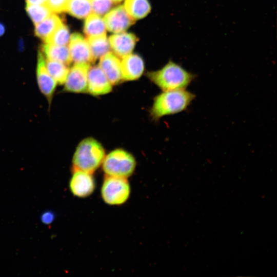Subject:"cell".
Instances as JSON below:
<instances>
[{
    "mask_svg": "<svg viewBox=\"0 0 277 277\" xmlns=\"http://www.w3.org/2000/svg\"><path fill=\"white\" fill-rule=\"evenodd\" d=\"M148 76L163 91L186 89L196 75L169 60L162 68L148 73Z\"/></svg>",
    "mask_w": 277,
    "mask_h": 277,
    "instance_id": "cell-1",
    "label": "cell"
},
{
    "mask_svg": "<svg viewBox=\"0 0 277 277\" xmlns=\"http://www.w3.org/2000/svg\"><path fill=\"white\" fill-rule=\"evenodd\" d=\"M195 95L186 89L163 91L156 96L150 110L152 118L157 120L187 110Z\"/></svg>",
    "mask_w": 277,
    "mask_h": 277,
    "instance_id": "cell-2",
    "label": "cell"
},
{
    "mask_svg": "<svg viewBox=\"0 0 277 277\" xmlns=\"http://www.w3.org/2000/svg\"><path fill=\"white\" fill-rule=\"evenodd\" d=\"M105 156L101 144L92 137L83 140L73 156V170L93 173L102 164Z\"/></svg>",
    "mask_w": 277,
    "mask_h": 277,
    "instance_id": "cell-3",
    "label": "cell"
},
{
    "mask_svg": "<svg viewBox=\"0 0 277 277\" xmlns=\"http://www.w3.org/2000/svg\"><path fill=\"white\" fill-rule=\"evenodd\" d=\"M102 164L107 175L127 179L133 173L136 162L133 156L127 151L116 149L105 156Z\"/></svg>",
    "mask_w": 277,
    "mask_h": 277,
    "instance_id": "cell-4",
    "label": "cell"
},
{
    "mask_svg": "<svg viewBox=\"0 0 277 277\" xmlns=\"http://www.w3.org/2000/svg\"><path fill=\"white\" fill-rule=\"evenodd\" d=\"M130 193V187L126 178L108 176L101 188V195L104 202L111 205L125 203Z\"/></svg>",
    "mask_w": 277,
    "mask_h": 277,
    "instance_id": "cell-5",
    "label": "cell"
},
{
    "mask_svg": "<svg viewBox=\"0 0 277 277\" xmlns=\"http://www.w3.org/2000/svg\"><path fill=\"white\" fill-rule=\"evenodd\" d=\"M88 64H75L69 69L64 84L63 91L72 93H84L87 90Z\"/></svg>",
    "mask_w": 277,
    "mask_h": 277,
    "instance_id": "cell-6",
    "label": "cell"
},
{
    "mask_svg": "<svg viewBox=\"0 0 277 277\" xmlns=\"http://www.w3.org/2000/svg\"><path fill=\"white\" fill-rule=\"evenodd\" d=\"M36 76L38 88L50 106L57 83L49 73L46 67L45 56L40 51L38 54Z\"/></svg>",
    "mask_w": 277,
    "mask_h": 277,
    "instance_id": "cell-7",
    "label": "cell"
},
{
    "mask_svg": "<svg viewBox=\"0 0 277 277\" xmlns=\"http://www.w3.org/2000/svg\"><path fill=\"white\" fill-rule=\"evenodd\" d=\"M72 62L75 64H88L95 60L91 54L87 39L78 33L70 35L68 44Z\"/></svg>",
    "mask_w": 277,
    "mask_h": 277,
    "instance_id": "cell-8",
    "label": "cell"
},
{
    "mask_svg": "<svg viewBox=\"0 0 277 277\" xmlns=\"http://www.w3.org/2000/svg\"><path fill=\"white\" fill-rule=\"evenodd\" d=\"M107 30L116 33L126 30L134 22L124 6H118L110 10L104 17Z\"/></svg>",
    "mask_w": 277,
    "mask_h": 277,
    "instance_id": "cell-9",
    "label": "cell"
},
{
    "mask_svg": "<svg viewBox=\"0 0 277 277\" xmlns=\"http://www.w3.org/2000/svg\"><path fill=\"white\" fill-rule=\"evenodd\" d=\"M112 86L98 66L89 67L88 72L87 92L94 96L104 95L111 91Z\"/></svg>",
    "mask_w": 277,
    "mask_h": 277,
    "instance_id": "cell-10",
    "label": "cell"
},
{
    "mask_svg": "<svg viewBox=\"0 0 277 277\" xmlns=\"http://www.w3.org/2000/svg\"><path fill=\"white\" fill-rule=\"evenodd\" d=\"M92 174L74 170L69 182L72 193L80 197H85L91 194L95 189V182Z\"/></svg>",
    "mask_w": 277,
    "mask_h": 277,
    "instance_id": "cell-11",
    "label": "cell"
},
{
    "mask_svg": "<svg viewBox=\"0 0 277 277\" xmlns=\"http://www.w3.org/2000/svg\"><path fill=\"white\" fill-rule=\"evenodd\" d=\"M108 41L114 54L122 58L132 53L137 42V37L132 33L124 31L111 35Z\"/></svg>",
    "mask_w": 277,
    "mask_h": 277,
    "instance_id": "cell-12",
    "label": "cell"
},
{
    "mask_svg": "<svg viewBox=\"0 0 277 277\" xmlns=\"http://www.w3.org/2000/svg\"><path fill=\"white\" fill-rule=\"evenodd\" d=\"M121 69L122 80H136L143 73L144 63L138 55L130 53L122 58Z\"/></svg>",
    "mask_w": 277,
    "mask_h": 277,
    "instance_id": "cell-13",
    "label": "cell"
},
{
    "mask_svg": "<svg viewBox=\"0 0 277 277\" xmlns=\"http://www.w3.org/2000/svg\"><path fill=\"white\" fill-rule=\"evenodd\" d=\"M98 66L112 85L118 84L122 80L121 61L118 57L112 52H109L100 57Z\"/></svg>",
    "mask_w": 277,
    "mask_h": 277,
    "instance_id": "cell-14",
    "label": "cell"
},
{
    "mask_svg": "<svg viewBox=\"0 0 277 277\" xmlns=\"http://www.w3.org/2000/svg\"><path fill=\"white\" fill-rule=\"evenodd\" d=\"M63 23L57 15L52 13L44 21L35 25V34L45 43H48L52 35Z\"/></svg>",
    "mask_w": 277,
    "mask_h": 277,
    "instance_id": "cell-15",
    "label": "cell"
},
{
    "mask_svg": "<svg viewBox=\"0 0 277 277\" xmlns=\"http://www.w3.org/2000/svg\"><path fill=\"white\" fill-rule=\"evenodd\" d=\"M42 50L46 58L57 61L67 65L72 62L68 46L44 43L42 45Z\"/></svg>",
    "mask_w": 277,
    "mask_h": 277,
    "instance_id": "cell-16",
    "label": "cell"
},
{
    "mask_svg": "<svg viewBox=\"0 0 277 277\" xmlns=\"http://www.w3.org/2000/svg\"><path fill=\"white\" fill-rule=\"evenodd\" d=\"M85 18L84 31L88 37L106 35V26L101 16L91 13Z\"/></svg>",
    "mask_w": 277,
    "mask_h": 277,
    "instance_id": "cell-17",
    "label": "cell"
},
{
    "mask_svg": "<svg viewBox=\"0 0 277 277\" xmlns=\"http://www.w3.org/2000/svg\"><path fill=\"white\" fill-rule=\"evenodd\" d=\"M124 7L134 20L144 18L151 10L148 0H125Z\"/></svg>",
    "mask_w": 277,
    "mask_h": 277,
    "instance_id": "cell-18",
    "label": "cell"
},
{
    "mask_svg": "<svg viewBox=\"0 0 277 277\" xmlns=\"http://www.w3.org/2000/svg\"><path fill=\"white\" fill-rule=\"evenodd\" d=\"M87 41L92 56L95 60L111 52V48L106 35L88 37Z\"/></svg>",
    "mask_w": 277,
    "mask_h": 277,
    "instance_id": "cell-19",
    "label": "cell"
},
{
    "mask_svg": "<svg viewBox=\"0 0 277 277\" xmlns=\"http://www.w3.org/2000/svg\"><path fill=\"white\" fill-rule=\"evenodd\" d=\"M45 64L49 73L57 83L64 84L69 69L67 65L62 62L46 58Z\"/></svg>",
    "mask_w": 277,
    "mask_h": 277,
    "instance_id": "cell-20",
    "label": "cell"
},
{
    "mask_svg": "<svg viewBox=\"0 0 277 277\" xmlns=\"http://www.w3.org/2000/svg\"><path fill=\"white\" fill-rule=\"evenodd\" d=\"M66 12L77 18H85L92 12L90 0H69Z\"/></svg>",
    "mask_w": 277,
    "mask_h": 277,
    "instance_id": "cell-21",
    "label": "cell"
},
{
    "mask_svg": "<svg viewBox=\"0 0 277 277\" xmlns=\"http://www.w3.org/2000/svg\"><path fill=\"white\" fill-rule=\"evenodd\" d=\"M26 10L32 22L37 24L53 13L47 5H27Z\"/></svg>",
    "mask_w": 277,
    "mask_h": 277,
    "instance_id": "cell-22",
    "label": "cell"
},
{
    "mask_svg": "<svg viewBox=\"0 0 277 277\" xmlns=\"http://www.w3.org/2000/svg\"><path fill=\"white\" fill-rule=\"evenodd\" d=\"M70 38L69 30L63 23L52 35L48 43L59 46H68Z\"/></svg>",
    "mask_w": 277,
    "mask_h": 277,
    "instance_id": "cell-23",
    "label": "cell"
},
{
    "mask_svg": "<svg viewBox=\"0 0 277 277\" xmlns=\"http://www.w3.org/2000/svg\"><path fill=\"white\" fill-rule=\"evenodd\" d=\"M92 11L100 16L105 15L113 5L112 0H90Z\"/></svg>",
    "mask_w": 277,
    "mask_h": 277,
    "instance_id": "cell-24",
    "label": "cell"
},
{
    "mask_svg": "<svg viewBox=\"0 0 277 277\" xmlns=\"http://www.w3.org/2000/svg\"><path fill=\"white\" fill-rule=\"evenodd\" d=\"M69 0H47V6L53 13L66 12Z\"/></svg>",
    "mask_w": 277,
    "mask_h": 277,
    "instance_id": "cell-25",
    "label": "cell"
},
{
    "mask_svg": "<svg viewBox=\"0 0 277 277\" xmlns=\"http://www.w3.org/2000/svg\"><path fill=\"white\" fill-rule=\"evenodd\" d=\"M27 5H46L47 0H26Z\"/></svg>",
    "mask_w": 277,
    "mask_h": 277,
    "instance_id": "cell-26",
    "label": "cell"
},
{
    "mask_svg": "<svg viewBox=\"0 0 277 277\" xmlns=\"http://www.w3.org/2000/svg\"><path fill=\"white\" fill-rule=\"evenodd\" d=\"M53 219V215L51 213L47 212L44 214L42 217V220H43V222L45 223H49Z\"/></svg>",
    "mask_w": 277,
    "mask_h": 277,
    "instance_id": "cell-27",
    "label": "cell"
},
{
    "mask_svg": "<svg viewBox=\"0 0 277 277\" xmlns=\"http://www.w3.org/2000/svg\"><path fill=\"white\" fill-rule=\"evenodd\" d=\"M4 32V27L2 24H0V35H2Z\"/></svg>",
    "mask_w": 277,
    "mask_h": 277,
    "instance_id": "cell-28",
    "label": "cell"
},
{
    "mask_svg": "<svg viewBox=\"0 0 277 277\" xmlns=\"http://www.w3.org/2000/svg\"><path fill=\"white\" fill-rule=\"evenodd\" d=\"M122 0H112L114 3H117L122 1Z\"/></svg>",
    "mask_w": 277,
    "mask_h": 277,
    "instance_id": "cell-29",
    "label": "cell"
}]
</instances>
